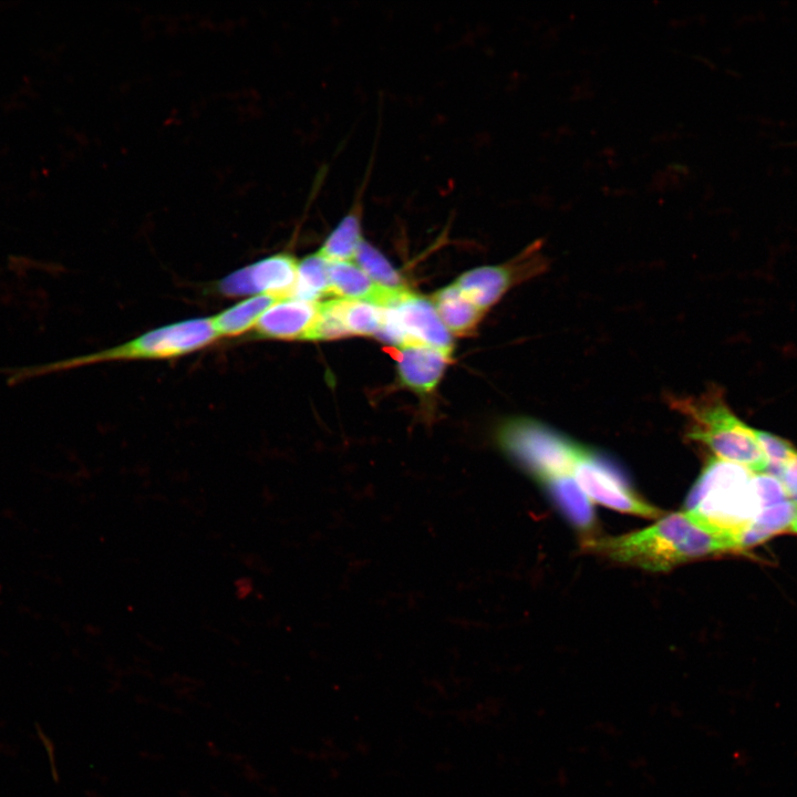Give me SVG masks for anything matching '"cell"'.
<instances>
[{"label":"cell","mask_w":797,"mask_h":797,"mask_svg":"<svg viewBox=\"0 0 797 797\" xmlns=\"http://www.w3.org/2000/svg\"><path fill=\"white\" fill-rule=\"evenodd\" d=\"M542 247V239L535 240L506 263L474 268L454 283L467 300L486 311L511 287L548 269L549 260Z\"/></svg>","instance_id":"obj_7"},{"label":"cell","mask_w":797,"mask_h":797,"mask_svg":"<svg viewBox=\"0 0 797 797\" xmlns=\"http://www.w3.org/2000/svg\"><path fill=\"white\" fill-rule=\"evenodd\" d=\"M218 337L211 318L189 319L148 331L124 344L45 364L1 370L10 384L89 364L185 355L213 343Z\"/></svg>","instance_id":"obj_4"},{"label":"cell","mask_w":797,"mask_h":797,"mask_svg":"<svg viewBox=\"0 0 797 797\" xmlns=\"http://www.w3.org/2000/svg\"><path fill=\"white\" fill-rule=\"evenodd\" d=\"M362 199L356 197L346 215L329 234L318 253L328 260L353 261L356 251L364 240L362 237Z\"/></svg>","instance_id":"obj_14"},{"label":"cell","mask_w":797,"mask_h":797,"mask_svg":"<svg viewBox=\"0 0 797 797\" xmlns=\"http://www.w3.org/2000/svg\"><path fill=\"white\" fill-rule=\"evenodd\" d=\"M298 261L279 253L241 268L219 283L221 293L230 297L269 294L278 299L290 298L296 283Z\"/></svg>","instance_id":"obj_9"},{"label":"cell","mask_w":797,"mask_h":797,"mask_svg":"<svg viewBox=\"0 0 797 797\" xmlns=\"http://www.w3.org/2000/svg\"><path fill=\"white\" fill-rule=\"evenodd\" d=\"M329 261L318 252L308 256L298 262L297 279L290 298L320 302L329 296Z\"/></svg>","instance_id":"obj_18"},{"label":"cell","mask_w":797,"mask_h":797,"mask_svg":"<svg viewBox=\"0 0 797 797\" xmlns=\"http://www.w3.org/2000/svg\"><path fill=\"white\" fill-rule=\"evenodd\" d=\"M788 499L797 507V454L783 468L777 477Z\"/></svg>","instance_id":"obj_21"},{"label":"cell","mask_w":797,"mask_h":797,"mask_svg":"<svg viewBox=\"0 0 797 797\" xmlns=\"http://www.w3.org/2000/svg\"><path fill=\"white\" fill-rule=\"evenodd\" d=\"M567 518L580 529H590L594 522L592 501L578 486L572 475L562 476L544 485Z\"/></svg>","instance_id":"obj_16"},{"label":"cell","mask_w":797,"mask_h":797,"mask_svg":"<svg viewBox=\"0 0 797 797\" xmlns=\"http://www.w3.org/2000/svg\"><path fill=\"white\" fill-rule=\"evenodd\" d=\"M353 262L377 286L390 290L407 289L400 272L372 245L363 240Z\"/></svg>","instance_id":"obj_19"},{"label":"cell","mask_w":797,"mask_h":797,"mask_svg":"<svg viewBox=\"0 0 797 797\" xmlns=\"http://www.w3.org/2000/svg\"><path fill=\"white\" fill-rule=\"evenodd\" d=\"M319 303L294 298L280 299L261 315L255 332L266 339L309 340Z\"/></svg>","instance_id":"obj_10"},{"label":"cell","mask_w":797,"mask_h":797,"mask_svg":"<svg viewBox=\"0 0 797 797\" xmlns=\"http://www.w3.org/2000/svg\"><path fill=\"white\" fill-rule=\"evenodd\" d=\"M340 322L345 337H377L384 319V307L363 301L337 298Z\"/></svg>","instance_id":"obj_17"},{"label":"cell","mask_w":797,"mask_h":797,"mask_svg":"<svg viewBox=\"0 0 797 797\" xmlns=\"http://www.w3.org/2000/svg\"><path fill=\"white\" fill-rule=\"evenodd\" d=\"M789 531L797 535V511L796 515L790 524Z\"/></svg>","instance_id":"obj_22"},{"label":"cell","mask_w":797,"mask_h":797,"mask_svg":"<svg viewBox=\"0 0 797 797\" xmlns=\"http://www.w3.org/2000/svg\"><path fill=\"white\" fill-rule=\"evenodd\" d=\"M397 362L400 382L417 393H431L451 362V354L438 349L407 344L395 348L393 353Z\"/></svg>","instance_id":"obj_11"},{"label":"cell","mask_w":797,"mask_h":797,"mask_svg":"<svg viewBox=\"0 0 797 797\" xmlns=\"http://www.w3.org/2000/svg\"><path fill=\"white\" fill-rule=\"evenodd\" d=\"M329 296L369 301L381 307L390 303L402 290H390L374 283L353 261L329 262Z\"/></svg>","instance_id":"obj_12"},{"label":"cell","mask_w":797,"mask_h":797,"mask_svg":"<svg viewBox=\"0 0 797 797\" xmlns=\"http://www.w3.org/2000/svg\"><path fill=\"white\" fill-rule=\"evenodd\" d=\"M432 302L448 332L458 337L470 334L485 313L467 300L455 283L438 290Z\"/></svg>","instance_id":"obj_13"},{"label":"cell","mask_w":797,"mask_h":797,"mask_svg":"<svg viewBox=\"0 0 797 797\" xmlns=\"http://www.w3.org/2000/svg\"><path fill=\"white\" fill-rule=\"evenodd\" d=\"M572 477L592 503L645 518L661 514L629 488L609 460L583 446L573 465Z\"/></svg>","instance_id":"obj_8"},{"label":"cell","mask_w":797,"mask_h":797,"mask_svg":"<svg viewBox=\"0 0 797 797\" xmlns=\"http://www.w3.org/2000/svg\"><path fill=\"white\" fill-rule=\"evenodd\" d=\"M667 401L670 407L684 416L689 439L706 447L716 458L754 473H766L767 462L755 428L732 411L721 389L711 386L700 395H671Z\"/></svg>","instance_id":"obj_3"},{"label":"cell","mask_w":797,"mask_h":797,"mask_svg":"<svg viewBox=\"0 0 797 797\" xmlns=\"http://www.w3.org/2000/svg\"><path fill=\"white\" fill-rule=\"evenodd\" d=\"M589 548L614 561L651 571H667L694 559L743 552L733 536L685 510L670 514L639 531L590 541Z\"/></svg>","instance_id":"obj_1"},{"label":"cell","mask_w":797,"mask_h":797,"mask_svg":"<svg viewBox=\"0 0 797 797\" xmlns=\"http://www.w3.org/2000/svg\"><path fill=\"white\" fill-rule=\"evenodd\" d=\"M377 338L398 348L421 344L452 355V334L439 319L433 302L407 289L384 307V319Z\"/></svg>","instance_id":"obj_6"},{"label":"cell","mask_w":797,"mask_h":797,"mask_svg":"<svg viewBox=\"0 0 797 797\" xmlns=\"http://www.w3.org/2000/svg\"><path fill=\"white\" fill-rule=\"evenodd\" d=\"M280 299L257 294L236 303L211 318L218 337H237L256 327L261 315Z\"/></svg>","instance_id":"obj_15"},{"label":"cell","mask_w":797,"mask_h":797,"mask_svg":"<svg viewBox=\"0 0 797 797\" xmlns=\"http://www.w3.org/2000/svg\"><path fill=\"white\" fill-rule=\"evenodd\" d=\"M500 448L542 485L572 475L581 445L527 417L505 421L497 429Z\"/></svg>","instance_id":"obj_5"},{"label":"cell","mask_w":797,"mask_h":797,"mask_svg":"<svg viewBox=\"0 0 797 797\" xmlns=\"http://www.w3.org/2000/svg\"><path fill=\"white\" fill-rule=\"evenodd\" d=\"M764 508L758 473L711 456L686 498L684 510L729 534L743 549L744 534Z\"/></svg>","instance_id":"obj_2"},{"label":"cell","mask_w":797,"mask_h":797,"mask_svg":"<svg viewBox=\"0 0 797 797\" xmlns=\"http://www.w3.org/2000/svg\"><path fill=\"white\" fill-rule=\"evenodd\" d=\"M755 434L767 462L766 473L778 477L797 451L790 442L775 434L756 428Z\"/></svg>","instance_id":"obj_20"}]
</instances>
